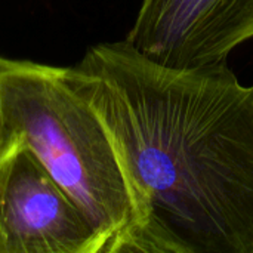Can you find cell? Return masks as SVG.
Returning a JSON list of instances; mask_svg holds the SVG:
<instances>
[{"mask_svg": "<svg viewBox=\"0 0 253 253\" xmlns=\"http://www.w3.org/2000/svg\"><path fill=\"white\" fill-rule=\"evenodd\" d=\"M15 64V59H7L0 56V83H1V77L6 71H9ZM13 139H10L9 132H7V126H6V120H4V111H3V102H1V90H0V156L9 148V145L12 144Z\"/></svg>", "mask_w": 253, "mask_h": 253, "instance_id": "5b68a950", "label": "cell"}, {"mask_svg": "<svg viewBox=\"0 0 253 253\" xmlns=\"http://www.w3.org/2000/svg\"><path fill=\"white\" fill-rule=\"evenodd\" d=\"M67 77L132 194L116 253H253V86L227 64L162 65L126 39L89 47Z\"/></svg>", "mask_w": 253, "mask_h": 253, "instance_id": "6da1fadb", "label": "cell"}, {"mask_svg": "<svg viewBox=\"0 0 253 253\" xmlns=\"http://www.w3.org/2000/svg\"><path fill=\"white\" fill-rule=\"evenodd\" d=\"M253 37V0H142L126 40L175 68L227 64Z\"/></svg>", "mask_w": 253, "mask_h": 253, "instance_id": "277c9868", "label": "cell"}, {"mask_svg": "<svg viewBox=\"0 0 253 253\" xmlns=\"http://www.w3.org/2000/svg\"><path fill=\"white\" fill-rule=\"evenodd\" d=\"M10 139L25 144L116 253L135 221L132 194L105 126L67 67L15 61L0 83Z\"/></svg>", "mask_w": 253, "mask_h": 253, "instance_id": "7a4b0ae2", "label": "cell"}, {"mask_svg": "<svg viewBox=\"0 0 253 253\" xmlns=\"http://www.w3.org/2000/svg\"><path fill=\"white\" fill-rule=\"evenodd\" d=\"M104 242L31 150L13 139L0 156V253H101Z\"/></svg>", "mask_w": 253, "mask_h": 253, "instance_id": "3957f363", "label": "cell"}]
</instances>
